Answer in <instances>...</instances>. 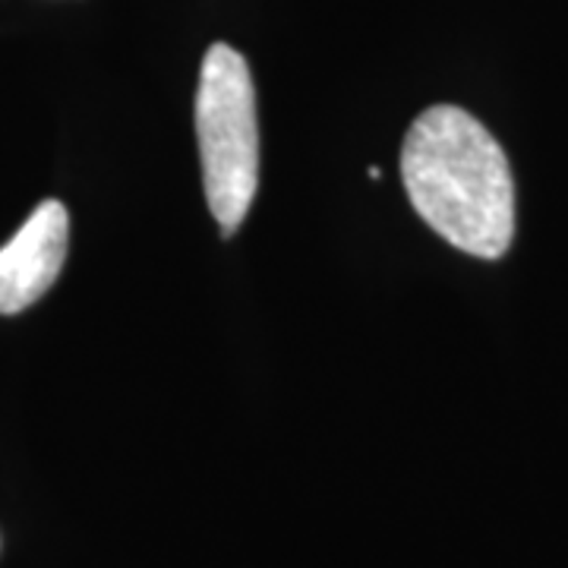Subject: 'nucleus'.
<instances>
[{
    "label": "nucleus",
    "mask_w": 568,
    "mask_h": 568,
    "mask_svg": "<svg viewBox=\"0 0 568 568\" xmlns=\"http://www.w3.org/2000/svg\"><path fill=\"white\" fill-rule=\"evenodd\" d=\"M70 250V212L58 200L44 203L0 250V316L22 313L58 282Z\"/></svg>",
    "instance_id": "3"
},
{
    "label": "nucleus",
    "mask_w": 568,
    "mask_h": 568,
    "mask_svg": "<svg viewBox=\"0 0 568 568\" xmlns=\"http://www.w3.org/2000/svg\"><path fill=\"white\" fill-rule=\"evenodd\" d=\"M410 205L443 241L480 260L506 256L515 237V181L503 145L455 104L417 114L402 145Z\"/></svg>",
    "instance_id": "1"
},
{
    "label": "nucleus",
    "mask_w": 568,
    "mask_h": 568,
    "mask_svg": "<svg viewBox=\"0 0 568 568\" xmlns=\"http://www.w3.org/2000/svg\"><path fill=\"white\" fill-rule=\"evenodd\" d=\"M196 136L205 200L224 237H231L244 224L260 186V126L250 63L224 41H215L203 58Z\"/></svg>",
    "instance_id": "2"
}]
</instances>
